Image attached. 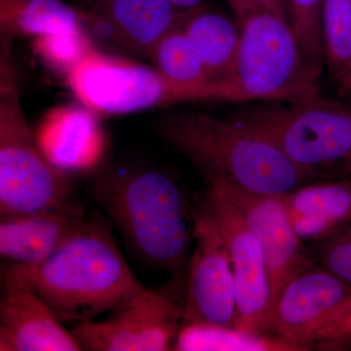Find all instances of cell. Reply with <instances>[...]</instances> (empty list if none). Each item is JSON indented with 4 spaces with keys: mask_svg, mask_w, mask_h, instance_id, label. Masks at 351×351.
Masks as SVG:
<instances>
[{
    "mask_svg": "<svg viewBox=\"0 0 351 351\" xmlns=\"http://www.w3.org/2000/svg\"><path fill=\"white\" fill-rule=\"evenodd\" d=\"M69 87L88 108L125 114L186 101H214L211 91L171 82L157 69L94 51L68 75Z\"/></svg>",
    "mask_w": 351,
    "mask_h": 351,
    "instance_id": "7",
    "label": "cell"
},
{
    "mask_svg": "<svg viewBox=\"0 0 351 351\" xmlns=\"http://www.w3.org/2000/svg\"><path fill=\"white\" fill-rule=\"evenodd\" d=\"M173 350H295L288 343L267 335L242 332L235 328L182 325Z\"/></svg>",
    "mask_w": 351,
    "mask_h": 351,
    "instance_id": "21",
    "label": "cell"
},
{
    "mask_svg": "<svg viewBox=\"0 0 351 351\" xmlns=\"http://www.w3.org/2000/svg\"><path fill=\"white\" fill-rule=\"evenodd\" d=\"M351 294V286L311 262L286 282L270 308L265 334L302 350V337Z\"/></svg>",
    "mask_w": 351,
    "mask_h": 351,
    "instance_id": "12",
    "label": "cell"
},
{
    "mask_svg": "<svg viewBox=\"0 0 351 351\" xmlns=\"http://www.w3.org/2000/svg\"><path fill=\"white\" fill-rule=\"evenodd\" d=\"M94 8L117 25L128 51L147 57L166 34L181 27L188 14L171 0H98Z\"/></svg>",
    "mask_w": 351,
    "mask_h": 351,
    "instance_id": "17",
    "label": "cell"
},
{
    "mask_svg": "<svg viewBox=\"0 0 351 351\" xmlns=\"http://www.w3.org/2000/svg\"><path fill=\"white\" fill-rule=\"evenodd\" d=\"M0 77V219L49 211L69 201L71 184L46 157L21 107L17 82L7 58Z\"/></svg>",
    "mask_w": 351,
    "mask_h": 351,
    "instance_id": "6",
    "label": "cell"
},
{
    "mask_svg": "<svg viewBox=\"0 0 351 351\" xmlns=\"http://www.w3.org/2000/svg\"><path fill=\"white\" fill-rule=\"evenodd\" d=\"M207 186L198 205L213 219L232 261L237 299L234 328L246 334L265 335L271 291L262 246L232 201L213 184Z\"/></svg>",
    "mask_w": 351,
    "mask_h": 351,
    "instance_id": "8",
    "label": "cell"
},
{
    "mask_svg": "<svg viewBox=\"0 0 351 351\" xmlns=\"http://www.w3.org/2000/svg\"><path fill=\"white\" fill-rule=\"evenodd\" d=\"M235 110V126L274 145L302 169L319 176L351 162V101L320 93L292 101H270Z\"/></svg>",
    "mask_w": 351,
    "mask_h": 351,
    "instance_id": "5",
    "label": "cell"
},
{
    "mask_svg": "<svg viewBox=\"0 0 351 351\" xmlns=\"http://www.w3.org/2000/svg\"><path fill=\"white\" fill-rule=\"evenodd\" d=\"M82 206L64 203L41 213L0 221V255L16 265H38L84 226Z\"/></svg>",
    "mask_w": 351,
    "mask_h": 351,
    "instance_id": "14",
    "label": "cell"
},
{
    "mask_svg": "<svg viewBox=\"0 0 351 351\" xmlns=\"http://www.w3.org/2000/svg\"><path fill=\"white\" fill-rule=\"evenodd\" d=\"M282 198L302 242L319 244L351 223V180L311 182Z\"/></svg>",
    "mask_w": 351,
    "mask_h": 351,
    "instance_id": "15",
    "label": "cell"
},
{
    "mask_svg": "<svg viewBox=\"0 0 351 351\" xmlns=\"http://www.w3.org/2000/svg\"><path fill=\"white\" fill-rule=\"evenodd\" d=\"M182 29L195 46L212 80H225L239 48V25L202 6L186 14Z\"/></svg>",
    "mask_w": 351,
    "mask_h": 351,
    "instance_id": "18",
    "label": "cell"
},
{
    "mask_svg": "<svg viewBox=\"0 0 351 351\" xmlns=\"http://www.w3.org/2000/svg\"><path fill=\"white\" fill-rule=\"evenodd\" d=\"M149 57L157 71L171 82L212 92L214 101H221L219 82L210 77L195 46L181 27L173 29L152 51Z\"/></svg>",
    "mask_w": 351,
    "mask_h": 351,
    "instance_id": "20",
    "label": "cell"
},
{
    "mask_svg": "<svg viewBox=\"0 0 351 351\" xmlns=\"http://www.w3.org/2000/svg\"><path fill=\"white\" fill-rule=\"evenodd\" d=\"M206 181L232 201L260 242L269 271L272 306L289 279L313 262L291 223L283 195L253 193L221 179Z\"/></svg>",
    "mask_w": 351,
    "mask_h": 351,
    "instance_id": "11",
    "label": "cell"
},
{
    "mask_svg": "<svg viewBox=\"0 0 351 351\" xmlns=\"http://www.w3.org/2000/svg\"><path fill=\"white\" fill-rule=\"evenodd\" d=\"M1 21L10 31L36 38L82 27L80 11L62 0H1Z\"/></svg>",
    "mask_w": 351,
    "mask_h": 351,
    "instance_id": "19",
    "label": "cell"
},
{
    "mask_svg": "<svg viewBox=\"0 0 351 351\" xmlns=\"http://www.w3.org/2000/svg\"><path fill=\"white\" fill-rule=\"evenodd\" d=\"M240 38L223 87L225 101L270 103L320 93L322 69L307 59L290 20L262 11L239 21Z\"/></svg>",
    "mask_w": 351,
    "mask_h": 351,
    "instance_id": "4",
    "label": "cell"
},
{
    "mask_svg": "<svg viewBox=\"0 0 351 351\" xmlns=\"http://www.w3.org/2000/svg\"><path fill=\"white\" fill-rule=\"evenodd\" d=\"M171 1L182 12H189L202 7L207 0H171Z\"/></svg>",
    "mask_w": 351,
    "mask_h": 351,
    "instance_id": "30",
    "label": "cell"
},
{
    "mask_svg": "<svg viewBox=\"0 0 351 351\" xmlns=\"http://www.w3.org/2000/svg\"><path fill=\"white\" fill-rule=\"evenodd\" d=\"M80 18L83 29L100 45L110 49L128 50L117 25L101 11L94 7L89 11H80Z\"/></svg>",
    "mask_w": 351,
    "mask_h": 351,
    "instance_id": "27",
    "label": "cell"
},
{
    "mask_svg": "<svg viewBox=\"0 0 351 351\" xmlns=\"http://www.w3.org/2000/svg\"><path fill=\"white\" fill-rule=\"evenodd\" d=\"M316 262L351 286V223L316 248Z\"/></svg>",
    "mask_w": 351,
    "mask_h": 351,
    "instance_id": "26",
    "label": "cell"
},
{
    "mask_svg": "<svg viewBox=\"0 0 351 351\" xmlns=\"http://www.w3.org/2000/svg\"><path fill=\"white\" fill-rule=\"evenodd\" d=\"M323 0H288L290 23L307 59L316 66L325 64L321 29Z\"/></svg>",
    "mask_w": 351,
    "mask_h": 351,
    "instance_id": "24",
    "label": "cell"
},
{
    "mask_svg": "<svg viewBox=\"0 0 351 351\" xmlns=\"http://www.w3.org/2000/svg\"><path fill=\"white\" fill-rule=\"evenodd\" d=\"M339 93L351 101V66L334 82Z\"/></svg>",
    "mask_w": 351,
    "mask_h": 351,
    "instance_id": "29",
    "label": "cell"
},
{
    "mask_svg": "<svg viewBox=\"0 0 351 351\" xmlns=\"http://www.w3.org/2000/svg\"><path fill=\"white\" fill-rule=\"evenodd\" d=\"M83 32L82 27L68 34L38 36L34 49L52 68L69 75L95 51L91 39Z\"/></svg>",
    "mask_w": 351,
    "mask_h": 351,
    "instance_id": "23",
    "label": "cell"
},
{
    "mask_svg": "<svg viewBox=\"0 0 351 351\" xmlns=\"http://www.w3.org/2000/svg\"><path fill=\"white\" fill-rule=\"evenodd\" d=\"M346 173H348V174L351 175V162L350 163V165H348V171H346Z\"/></svg>",
    "mask_w": 351,
    "mask_h": 351,
    "instance_id": "31",
    "label": "cell"
},
{
    "mask_svg": "<svg viewBox=\"0 0 351 351\" xmlns=\"http://www.w3.org/2000/svg\"><path fill=\"white\" fill-rule=\"evenodd\" d=\"M351 343V294L321 318L302 337V350L341 348Z\"/></svg>",
    "mask_w": 351,
    "mask_h": 351,
    "instance_id": "25",
    "label": "cell"
},
{
    "mask_svg": "<svg viewBox=\"0 0 351 351\" xmlns=\"http://www.w3.org/2000/svg\"><path fill=\"white\" fill-rule=\"evenodd\" d=\"M90 195L138 257L171 271L184 265L193 239V213L169 175L112 168L95 179Z\"/></svg>",
    "mask_w": 351,
    "mask_h": 351,
    "instance_id": "2",
    "label": "cell"
},
{
    "mask_svg": "<svg viewBox=\"0 0 351 351\" xmlns=\"http://www.w3.org/2000/svg\"><path fill=\"white\" fill-rule=\"evenodd\" d=\"M321 29L325 64L335 82L351 66V0H323Z\"/></svg>",
    "mask_w": 351,
    "mask_h": 351,
    "instance_id": "22",
    "label": "cell"
},
{
    "mask_svg": "<svg viewBox=\"0 0 351 351\" xmlns=\"http://www.w3.org/2000/svg\"><path fill=\"white\" fill-rule=\"evenodd\" d=\"M228 2L239 21L262 11L278 14L290 20L288 0H228Z\"/></svg>",
    "mask_w": 351,
    "mask_h": 351,
    "instance_id": "28",
    "label": "cell"
},
{
    "mask_svg": "<svg viewBox=\"0 0 351 351\" xmlns=\"http://www.w3.org/2000/svg\"><path fill=\"white\" fill-rule=\"evenodd\" d=\"M191 213L195 248L189 263L182 325L234 328L237 286L225 240L199 205Z\"/></svg>",
    "mask_w": 351,
    "mask_h": 351,
    "instance_id": "9",
    "label": "cell"
},
{
    "mask_svg": "<svg viewBox=\"0 0 351 351\" xmlns=\"http://www.w3.org/2000/svg\"><path fill=\"white\" fill-rule=\"evenodd\" d=\"M0 300V350L80 351L73 332L32 291L3 284Z\"/></svg>",
    "mask_w": 351,
    "mask_h": 351,
    "instance_id": "13",
    "label": "cell"
},
{
    "mask_svg": "<svg viewBox=\"0 0 351 351\" xmlns=\"http://www.w3.org/2000/svg\"><path fill=\"white\" fill-rule=\"evenodd\" d=\"M3 284L38 295L61 322H88L113 311L147 290L127 265L105 223L87 219L47 260L12 263Z\"/></svg>",
    "mask_w": 351,
    "mask_h": 351,
    "instance_id": "1",
    "label": "cell"
},
{
    "mask_svg": "<svg viewBox=\"0 0 351 351\" xmlns=\"http://www.w3.org/2000/svg\"><path fill=\"white\" fill-rule=\"evenodd\" d=\"M156 130L206 179L223 180L253 193L282 196L318 177L230 120L206 112L171 113Z\"/></svg>",
    "mask_w": 351,
    "mask_h": 351,
    "instance_id": "3",
    "label": "cell"
},
{
    "mask_svg": "<svg viewBox=\"0 0 351 351\" xmlns=\"http://www.w3.org/2000/svg\"><path fill=\"white\" fill-rule=\"evenodd\" d=\"M112 313L107 320L75 324L71 332L82 350H173L182 309L162 295L147 289Z\"/></svg>",
    "mask_w": 351,
    "mask_h": 351,
    "instance_id": "10",
    "label": "cell"
},
{
    "mask_svg": "<svg viewBox=\"0 0 351 351\" xmlns=\"http://www.w3.org/2000/svg\"><path fill=\"white\" fill-rule=\"evenodd\" d=\"M36 138L46 157L60 169L86 167L100 156L98 120L90 110L75 106L48 112Z\"/></svg>",
    "mask_w": 351,
    "mask_h": 351,
    "instance_id": "16",
    "label": "cell"
}]
</instances>
